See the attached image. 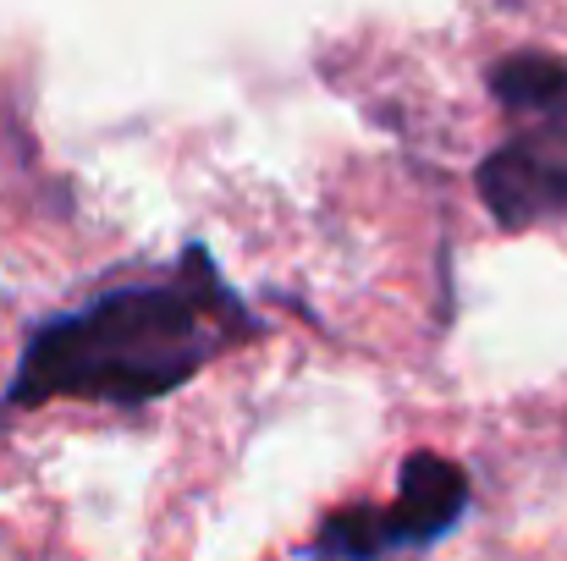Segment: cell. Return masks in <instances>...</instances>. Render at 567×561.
Masks as SVG:
<instances>
[{
    "instance_id": "cell-4",
    "label": "cell",
    "mask_w": 567,
    "mask_h": 561,
    "mask_svg": "<svg viewBox=\"0 0 567 561\" xmlns=\"http://www.w3.org/2000/svg\"><path fill=\"white\" fill-rule=\"evenodd\" d=\"M491 100L529 122V127H567V61L524 50L491 66Z\"/></svg>"
},
{
    "instance_id": "cell-2",
    "label": "cell",
    "mask_w": 567,
    "mask_h": 561,
    "mask_svg": "<svg viewBox=\"0 0 567 561\" xmlns=\"http://www.w3.org/2000/svg\"><path fill=\"white\" fill-rule=\"evenodd\" d=\"M468 512V468L441 451H413L396 479L391 507H342L320 523V561H385L391 551H419L452 534Z\"/></svg>"
},
{
    "instance_id": "cell-1",
    "label": "cell",
    "mask_w": 567,
    "mask_h": 561,
    "mask_svg": "<svg viewBox=\"0 0 567 561\" xmlns=\"http://www.w3.org/2000/svg\"><path fill=\"white\" fill-rule=\"evenodd\" d=\"M265 320L215 276L204 248H188L177 276L116 287L72 314L33 325L6 402L39 407L50 396L138 407L188 385L209 359L259 336Z\"/></svg>"
},
{
    "instance_id": "cell-3",
    "label": "cell",
    "mask_w": 567,
    "mask_h": 561,
    "mask_svg": "<svg viewBox=\"0 0 567 561\" xmlns=\"http://www.w3.org/2000/svg\"><path fill=\"white\" fill-rule=\"evenodd\" d=\"M474 193L496 226L529 231L567 215V127H524L491 149L474 172Z\"/></svg>"
}]
</instances>
